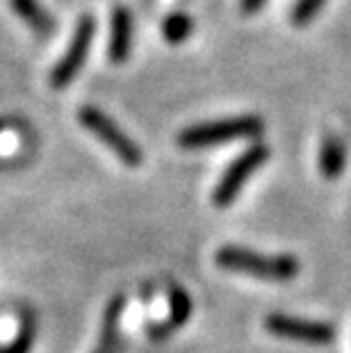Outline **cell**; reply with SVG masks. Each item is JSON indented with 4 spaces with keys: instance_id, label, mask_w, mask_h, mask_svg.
<instances>
[{
    "instance_id": "15",
    "label": "cell",
    "mask_w": 351,
    "mask_h": 353,
    "mask_svg": "<svg viewBox=\"0 0 351 353\" xmlns=\"http://www.w3.org/2000/svg\"><path fill=\"white\" fill-rule=\"evenodd\" d=\"M263 5H265V0H240V7L244 14H256L263 10Z\"/></svg>"
},
{
    "instance_id": "5",
    "label": "cell",
    "mask_w": 351,
    "mask_h": 353,
    "mask_svg": "<svg viewBox=\"0 0 351 353\" xmlns=\"http://www.w3.org/2000/svg\"><path fill=\"white\" fill-rule=\"evenodd\" d=\"M94 37H96V19L85 14V17L78 21L76 30H73L69 48H66L62 59H59V62L53 66V71H50V87L66 89L73 80L78 78L80 69L87 62V55H89V48H92V43H94Z\"/></svg>"
},
{
    "instance_id": "4",
    "label": "cell",
    "mask_w": 351,
    "mask_h": 353,
    "mask_svg": "<svg viewBox=\"0 0 351 353\" xmlns=\"http://www.w3.org/2000/svg\"><path fill=\"white\" fill-rule=\"evenodd\" d=\"M78 119H80L82 128H87L89 132L96 134V137H99L123 164H128V167H139L141 160H144L141 148L121 130V128L112 121L106 112H101L99 108H94V105H85V108L78 112Z\"/></svg>"
},
{
    "instance_id": "9",
    "label": "cell",
    "mask_w": 351,
    "mask_h": 353,
    "mask_svg": "<svg viewBox=\"0 0 351 353\" xmlns=\"http://www.w3.org/2000/svg\"><path fill=\"white\" fill-rule=\"evenodd\" d=\"M14 14L32 30L37 37H50L55 30V19L39 0H10Z\"/></svg>"
},
{
    "instance_id": "3",
    "label": "cell",
    "mask_w": 351,
    "mask_h": 353,
    "mask_svg": "<svg viewBox=\"0 0 351 353\" xmlns=\"http://www.w3.org/2000/svg\"><path fill=\"white\" fill-rule=\"evenodd\" d=\"M270 160V146H265L263 141L251 144L246 151H242L228 164V169L223 171V176L217 183L212 192V203L217 208H226L230 205L237 196H240L242 187L249 183V178Z\"/></svg>"
},
{
    "instance_id": "1",
    "label": "cell",
    "mask_w": 351,
    "mask_h": 353,
    "mask_svg": "<svg viewBox=\"0 0 351 353\" xmlns=\"http://www.w3.org/2000/svg\"><path fill=\"white\" fill-rule=\"evenodd\" d=\"M214 260L226 272L246 274L263 281H292L299 274V260L292 255H265L244 246H223L217 251Z\"/></svg>"
},
{
    "instance_id": "13",
    "label": "cell",
    "mask_w": 351,
    "mask_h": 353,
    "mask_svg": "<svg viewBox=\"0 0 351 353\" xmlns=\"http://www.w3.org/2000/svg\"><path fill=\"white\" fill-rule=\"evenodd\" d=\"M192 30H194V21L185 12H174L162 21V37L169 43H174V46L190 39Z\"/></svg>"
},
{
    "instance_id": "11",
    "label": "cell",
    "mask_w": 351,
    "mask_h": 353,
    "mask_svg": "<svg viewBox=\"0 0 351 353\" xmlns=\"http://www.w3.org/2000/svg\"><path fill=\"white\" fill-rule=\"evenodd\" d=\"M347 164V148L340 137L326 134L319 146V171L326 180H338Z\"/></svg>"
},
{
    "instance_id": "8",
    "label": "cell",
    "mask_w": 351,
    "mask_h": 353,
    "mask_svg": "<svg viewBox=\"0 0 351 353\" xmlns=\"http://www.w3.org/2000/svg\"><path fill=\"white\" fill-rule=\"evenodd\" d=\"M169 321H164L160 326H153L151 328V335L155 340H164L167 335H171L174 330H178L183 324H188L190 314H192V299L190 294L185 292L183 288H178V285H171L169 290Z\"/></svg>"
},
{
    "instance_id": "10",
    "label": "cell",
    "mask_w": 351,
    "mask_h": 353,
    "mask_svg": "<svg viewBox=\"0 0 351 353\" xmlns=\"http://www.w3.org/2000/svg\"><path fill=\"white\" fill-rule=\"evenodd\" d=\"M126 307L123 294L112 296L108 301L106 314H103V324H101V335H99V347L92 353H114L117 342H119V321H121V312Z\"/></svg>"
},
{
    "instance_id": "2",
    "label": "cell",
    "mask_w": 351,
    "mask_h": 353,
    "mask_svg": "<svg viewBox=\"0 0 351 353\" xmlns=\"http://www.w3.org/2000/svg\"><path fill=\"white\" fill-rule=\"evenodd\" d=\"M265 130L263 119L256 114H242L219 119V121L199 123L178 134V146L188 151H199V148H212L221 144H230L237 139H256Z\"/></svg>"
},
{
    "instance_id": "16",
    "label": "cell",
    "mask_w": 351,
    "mask_h": 353,
    "mask_svg": "<svg viewBox=\"0 0 351 353\" xmlns=\"http://www.w3.org/2000/svg\"><path fill=\"white\" fill-rule=\"evenodd\" d=\"M3 128H5V123H3V119H0V132H3Z\"/></svg>"
},
{
    "instance_id": "12",
    "label": "cell",
    "mask_w": 351,
    "mask_h": 353,
    "mask_svg": "<svg viewBox=\"0 0 351 353\" xmlns=\"http://www.w3.org/2000/svg\"><path fill=\"white\" fill-rule=\"evenodd\" d=\"M34 337H37V317L30 307H23L21 310V324L17 335L10 344L0 347V353H30L34 344Z\"/></svg>"
},
{
    "instance_id": "6",
    "label": "cell",
    "mask_w": 351,
    "mask_h": 353,
    "mask_svg": "<svg viewBox=\"0 0 351 353\" xmlns=\"http://www.w3.org/2000/svg\"><path fill=\"white\" fill-rule=\"evenodd\" d=\"M267 333H272L283 340H292L301 344H312V347H326L333 342L335 328L326 321H310L303 317H292V314L272 312L265 319Z\"/></svg>"
},
{
    "instance_id": "14",
    "label": "cell",
    "mask_w": 351,
    "mask_h": 353,
    "mask_svg": "<svg viewBox=\"0 0 351 353\" xmlns=\"http://www.w3.org/2000/svg\"><path fill=\"white\" fill-rule=\"evenodd\" d=\"M324 3L326 0H297V5L292 7V23L294 26L310 23L324 7Z\"/></svg>"
},
{
    "instance_id": "7",
    "label": "cell",
    "mask_w": 351,
    "mask_h": 353,
    "mask_svg": "<svg viewBox=\"0 0 351 353\" xmlns=\"http://www.w3.org/2000/svg\"><path fill=\"white\" fill-rule=\"evenodd\" d=\"M132 28H135V21H132L130 10L114 7L110 19V48H108V55L114 64H123L130 57Z\"/></svg>"
}]
</instances>
